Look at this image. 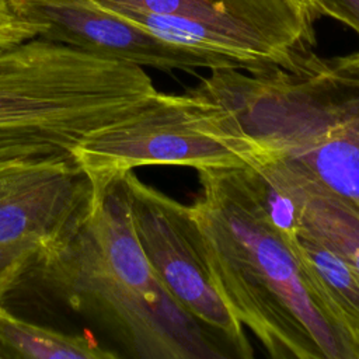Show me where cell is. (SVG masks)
Returning <instances> with one entry per match:
<instances>
[{
	"label": "cell",
	"mask_w": 359,
	"mask_h": 359,
	"mask_svg": "<svg viewBox=\"0 0 359 359\" xmlns=\"http://www.w3.org/2000/svg\"><path fill=\"white\" fill-rule=\"evenodd\" d=\"M72 157L94 195L143 165L199 170L243 164L229 140L223 108L199 86L184 94L158 91L133 112L88 132Z\"/></svg>",
	"instance_id": "obj_6"
},
{
	"label": "cell",
	"mask_w": 359,
	"mask_h": 359,
	"mask_svg": "<svg viewBox=\"0 0 359 359\" xmlns=\"http://www.w3.org/2000/svg\"><path fill=\"white\" fill-rule=\"evenodd\" d=\"M346 122L349 125V128L355 132V135L359 137V102L355 104L353 107L349 108V111L346 112Z\"/></svg>",
	"instance_id": "obj_17"
},
{
	"label": "cell",
	"mask_w": 359,
	"mask_h": 359,
	"mask_svg": "<svg viewBox=\"0 0 359 359\" xmlns=\"http://www.w3.org/2000/svg\"><path fill=\"white\" fill-rule=\"evenodd\" d=\"M317 66L320 73L331 83L359 97V50L331 59L318 56Z\"/></svg>",
	"instance_id": "obj_15"
},
{
	"label": "cell",
	"mask_w": 359,
	"mask_h": 359,
	"mask_svg": "<svg viewBox=\"0 0 359 359\" xmlns=\"http://www.w3.org/2000/svg\"><path fill=\"white\" fill-rule=\"evenodd\" d=\"M316 18L330 17L359 35V0H314Z\"/></svg>",
	"instance_id": "obj_16"
},
{
	"label": "cell",
	"mask_w": 359,
	"mask_h": 359,
	"mask_svg": "<svg viewBox=\"0 0 359 359\" xmlns=\"http://www.w3.org/2000/svg\"><path fill=\"white\" fill-rule=\"evenodd\" d=\"M215 69L198 84L250 143L299 165L359 206V137L313 69Z\"/></svg>",
	"instance_id": "obj_4"
},
{
	"label": "cell",
	"mask_w": 359,
	"mask_h": 359,
	"mask_svg": "<svg viewBox=\"0 0 359 359\" xmlns=\"http://www.w3.org/2000/svg\"><path fill=\"white\" fill-rule=\"evenodd\" d=\"M0 358H3V356H1V355H0Z\"/></svg>",
	"instance_id": "obj_19"
},
{
	"label": "cell",
	"mask_w": 359,
	"mask_h": 359,
	"mask_svg": "<svg viewBox=\"0 0 359 359\" xmlns=\"http://www.w3.org/2000/svg\"><path fill=\"white\" fill-rule=\"evenodd\" d=\"M156 93L142 66L42 38L0 53V178L72 156L88 132Z\"/></svg>",
	"instance_id": "obj_3"
},
{
	"label": "cell",
	"mask_w": 359,
	"mask_h": 359,
	"mask_svg": "<svg viewBox=\"0 0 359 359\" xmlns=\"http://www.w3.org/2000/svg\"><path fill=\"white\" fill-rule=\"evenodd\" d=\"M38 252L39 248L32 240L0 244V303L27 269L34 266Z\"/></svg>",
	"instance_id": "obj_13"
},
{
	"label": "cell",
	"mask_w": 359,
	"mask_h": 359,
	"mask_svg": "<svg viewBox=\"0 0 359 359\" xmlns=\"http://www.w3.org/2000/svg\"><path fill=\"white\" fill-rule=\"evenodd\" d=\"M93 187L72 156L0 178V244L32 240L39 252L60 244L90 209Z\"/></svg>",
	"instance_id": "obj_10"
},
{
	"label": "cell",
	"mask_w": 359,
	"mask_h": 359,
	"mask_svg": "<svg viewBox=\"0 0 359 359\" xmlns=\"http://www.w3.org/2000/svg\"><path fill=\"white\" fill-rule=\"evenodd\" d=\"M41 24L20 8L18 0H0V53L39 38Z\"/></svg>",
	"instance_id": "obj_14"
},
{
	"label": "cell",
	"mask_w": 359,
	"mask_h": 359,
	"mask_svg": "<svg viewBox=\"0 0 359 359\" xmlns=\"http://www.w3.org/2000/svg\"><path fill=\"white\" fill-rule=\"evenodd\" d=\"M167 41L230 57L244 70H299L314 55L299 0H95Z\"/></svg>",
	"instance_id": "obj_5"
},
{
	"label": "cell",
	"mask_w": 359,
	"mask_h": 359,
	"mask_svg": "<svg viewBox=\"0 0 359 359\" xmlns=\"http://www.w3.org/2000/svg\"><path fill=\"white\" fill-rule=\"evenodd\" d=\"M34 266L74 311L140 359H224L227 344L189 314L158 279L136 237L121 178L93 195L79 226Z\"/></svg>",
	"instance_id": "obj_2"
},
{
	"label": "cell",
	"mask_w": 359,
	"mask_h": 359,
	"mask_svg": "<svg viewBox=\"0 0 359 359\" xmlns=\"http://www.w3.org/2000/svg\"><path fill=\"white\" fill-rule=\"evenodd\" d=\"M196 172L199 194L191 210L213 285L230 314L273 359H356L240 167Z\"/></svg>",
	"instance_id": "obj_1"
},
{
	"label": "cell",
	"mask_w": 359,
	"mask_h": 359,
	"mask_svg": "<svg viewBox=\"0 0 359 359\" xmlns=\"http://www.w3.org/2000/svg\"><path fill=\"white\" fill-rule=\"evenodd\" d=\"M41 24L39 38L81 52L164 72L243 69L226 56L175 43L122 18L95 0H18Z\"/></svg>",
	"instance_id": "obj_9"
},
{
	"label": "cell",
	"mask_w": 359,
	"mask_h": 359,
	"mask_svg": "<svg viewBox=\"0 0 359 359\" xmlns=\"http://www.w3.org/2000/svg\"><path fill=\"white\" fill-rule=\"evenodd\" d=\"M0 355L25 359H114L88 334H65L17 317L0 303Z\"/></svg>",
	"instance_id": "obj_12"
},
{
	"label": "cell",
	"mask_w": 359,
	"mask_h": 359,
	"mask_svg": "<svg viewBox=\"0 0 359 359\" xmlns=\"http://www.w3.org/2000/svg\"><path fill=\"white\" fill-rule=\"evenodd\" d=\"M119 178L136 237L158 279L189 314L227 344L236 358H252L244 327L216 292L191 205L144 184L133 171Z\"/></svg>",
	"instance_id": "obj_7"
},
{
	"label": "cell",
	"mask_w": 359,
	"mask_h": 359,
	"mask_svg": "<svg viewBox=\"0 0 359 359\" xmlns=\"http://www.w3.org/2000/svg\"><path fill=\"white\" fill-rule=\"evenodd\" d=\"M238 137L243 144L240 172L282 237L306 234L359 275V206L299 165L250 143L240 133Z\"/></svg>",
	"instance_id": "obj_8"
},
{
	"label": "cell",
	"mask_w": 359,
	"mask_h": 359,
	"mask_svg": "<svg viewBox=\"0 0 359 359\" xmlns=\"http://www.w3.org/2000/svg\"><path fill=\"white\" fill-rule=\"evenodd\" d=\"M304 8L309 11V14L311 15L313 20H316V13H314V0H299Z\"/></svg>",
	"instance_id": "obj_18"
},
{
	"label": "cell",
	"mask_w": 359,
	"mask_h": 359,
	"mask_svg": "<svg viewBox=\"0 0 359 359\" xmlns=\"http://www.w3.org/2000/svg\"><path fill=\"white\" fill-rule=\"evenodd\" d=\"M285 240L307 285L359 359V275L331 250L306 234L296 233Z\"/></svg>",
	"instance_id": "obj_11"
}]
</instances>
